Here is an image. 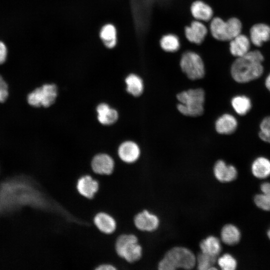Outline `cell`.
<instances>
[{"instance_id": "cell-17", "label": "cell", "mask_w": 270, "mask_h": 270, "mask_svg": "<svg viewBox=\"0 0 270 270\" xmlns=\"http://www.w3.org/2000/svg\"><path fill=\"white\" fill-rule=\"evenodd\" d=\"M230 46L231 54L239 58L250 51V40L246 36L240 34L230 40Z\"/></svg>"}, {"instance_id": "cell-24", "label": "cell", "mask_w": 270, "mask_h": 270, "mask_svg": "<svg viewBox=\"0 0 270 270\" xmlns=\"http://www.w3.org/2000/svg\"><path fill=\"white\" fill-rule=\"evenodd\" d=\"M231 104L236 112L240 116L246 114L252 106L250 99L244 95H237L233 97Z\"/></svg>"}, {"instance_id": "cell-35", "label": "cell", "mask_w": 270, "mask_h": 270, "mask_svg": "<svg viewBox=\"0 0 270 270\" xmlns=\"http://www.w3.org/2000/svg\"><path fill=\"white\" fill-rule=\"evenodd\" d=\"M265 86L268 90L270 92V73L267 76L265 80Z\"/></svg>"}, {"instance_id": "cell-7", "label": "cell", "mask_w": 270, "mask_h": 270, "mask_svg": "<svg viewBox=\"0 0 270 270\" xmlns=\"http://www.w3.org/2000/svg\"><path fill=\"white\" fill-rule=\"evenodd\" d=\"M116 162L114 158L106 152H98L92 158L91 169L94 174L99 175H110L114 170Z\"/></svg>"}, {"instance_id": "cell-14", "label": "cell", "mask_w": 270, "mask_h": 270, "mask_svg": "<svg viewBox=\"0 0 270 270\" xmlns=\"http://www.w3.org/2000/svg\"><path fill=\"white\" fill-rule=\"evenodd\" d=\"M208 30L206 26L199 21H193L190 25L185 28L187 39L192 42L200 44L206 36Z\"/></svg>"}, {"instance_id": "cell-18", "label": "cell", "mask_w": 270, "mask_h": 270, "mask_svg": "<svg viewBox=\"0 0 270 270\" xmlns=\"http://www.w3.org/2000/svg\"><path fill=\"white\" fill-rule=\"evenodd\" d=\"M100 37L108 48L115 47L117 44V31L115 26L110 23L104 25L100 30Z\"/></svg>"}, {"instance_id": "cell-27", "label": "cell", "mask_w": 270, "mask_h": 270, "mask_svg": "<svg viewBox=\"0 0 270 270\" xmlns=\"http://www.w3.org/2000/svg\"><path fill=\"white\" fill-rule=\"evenodd\" d=\"M216 261V257L201 252L196 257V264L199 270H217L214 266Z\"/></svg>"}, {"instance_id": "cell-12", "label": "cell", "mask_w": 270, "mask_h": 270, "mask_svg": "<svg viewBox=\"0 0 270 270\" xmlns=\"http://www.w3.org/2000/svg\"><path fill=\"white\" fill-rule=\"evenodd\" d=\"M93 222L98 230L104 234H112L116 229V220L112 215L106 212H101L96 214Z\"/></svg>"}, {"instance_id": "cell-3", "label": "cell", "mask_w": 270, "mask_h": 270, "mask_svg": "<svg viewBox=\"0 0 270 270\" xmlns=\"http://www.w3.org/2000/svg\"><path fill=\"white\" fill-rule=\"evenodd\" d=\"M176 98L180 103L178 110L183 115L198 116L202 114L205 93L202 88L190 89L178 93Z\"/></svg>"}, {"instance_id": "cell-9", "label": "cell", "mask_w": 270, "mask_h": 270, "mask_svg": "<svg viewBox=\"0 0 270 270\" xmlns=\"http://www.w3.org/2000/svg\"><path fill=\"white\" fill-rule=\"evenodd\" d=\"M76 188L80 195L84 198L92 199L99 189V183L91 175L84 174L78 179Z\"/></svg>"}, {"instance_id": "cell-34", "label": "cell", "mask_w": 270, "mask_h": 270, "mask_svg": "<svg viewBox=\"0 0 270 270\" xmlns=\"http://www.w3.org/2000/svg\"><path fill=\"white\" fill-rule=\"evenodd\" d=\"M118 268L113 264L103 263L96 267L94 270H116Z\"/></svg>"}, {"instance_id": "cell-36", "label": "cell", "mask_w": 270, "mask_h": 270, "mask_svg": "<svg viewBox=\"0 0 270 270\" xmlns=\"http://www.w3.org/2000/svg\"><path fill=\"white\" fill-rule=\"evenodd\" d=\"M268 238L270 239V230L268 232Z\"/></svg>"}, {"instance_id": "cell-21", "label": "cell", "mask_w": 270, "mask_h": 270, "mask_svg": "<svg viewBox=\"0 0 270 270\" xmlns=\"http://www.w3.org/2000/svg\"><path fill=\"white\" fill-rule=\"evenodd\" d=\"M253 175L258 178H264L270 176V160L263 156L256 158L252 164Z\"/></svg>"}, {"instance_id": "cell-25", "label": "cell", "mask_w": 270, "mask_h": 270, "mask_svg": "<svg viewBox=\"0 0 270 270\" xmlns=\"http://www.w3.org/2000/svg\"><path fill=\"white\" fill-rule=\"evenodd\" d=\"M222 241L228 245H234L237 244L240 238L239 230L234 225L228 224L222 229L220 233Z\"/></svg>"}, {"instance_id": "cell-4", "label": "cell", "mask_w": 270, "mask_h": 270, "mask_svg": "<svg viewBox=\"0 0 270 270\" xmlns=\"http://www.w3.org/2000/svg\"><path fill=\"white\" fill-rule=\"evenodd\" d=\"M115 250L118 256L128 263L139 260L142 254L138 237L132 234H122L116 238Z\"/></svg>"}, {"instance_id": "cell-20", "label": "cell", "mask_w": 270, "mask_h": 270, "mask_svg": "<svg viewBox=\"0 0 270 270\" xmlns=\"http://www.w3.org/2000/svg\"><path fill=\"white\" fill-rule=\"evenodd\" d=\"M201 252L217 257L222 250L220 240L213 236H210L202 240L200 243Z\"/></svg>"}, {"instance_id": "cell-10", "label": "cell", "mask_w": 270, "mask_h": 270, "mask_svg": "<svg viewBox=\"0 0 270 270\" xmlns=\"http://www.w3.org/2000/svg\"><path fill=\"white\" fill-rule=\"evenodd\" d=\"M140 150L138 146L135 142L126 140L121 143L118 148V156L119 158L126 164H132L139 158Z\"/></svg>"}, {"instance_id": "cell-15", "label": "cell", "mask_w": 270, "mask_h": 270, "mask_svg": "<svg viewBox=\"0 0 270 270\" xmlns=\"http://www.w3.org/2000/svg\"><path fill=\"white\" fill-rule=\"evenodd\" d=\"M238 127L236 118L231 114H224L216 121V131L222 134H230L234 133Z\"/></svg>"}, {"instance_id": "cell-26", "label": "cell", "mask_w": 270, "mask_h": 270, "mask_svg": "<svg viewBox=\"0 0 270 270\" xmlns=\"http://www.w3.org/2000/svg\"><path fill=\"white\" fill-rule=\"evenodd\" d=\"M260 189L262 194L255 196L254 202L259 208L264 210H270V183L262 184Z\"/></svg>"}, {"instance_id": "cell-11", "label": "cell", "mask_w": 270, "mask_h": 270, "mask_svg": "<svg viewBox=\"0 0 270 270\" xmlns=\"http://www.w3.org/2000/svg\"><path fill=\"white\" fill-rule=\"evenodd\" d=\"M96 112L98 122L104 126L114 124L118 119L119 114L117 110L106 102L98 104L96 108Z\"/></svg>"}, {"instance_id": "cell-29", "label": "cell", "mask_w": 270, "mask_h": 270, "mask_svg": "<svg viewBox=\"0 0 270 270\" xmlns=\"http://www.w3.org/2000/svg\"><path fill=\"white\" fill-rule=\"evenodd\" d=\"M228 40H230L241 34L242 24L240 21L236 18H232L226 22Z\"/></svg>"}, {"instance_id": "cell-30", "label": "cell", "mask_w": 270, "mask_h": 270, "mask_svg": "<svg viewBox=\"0 0 270 270\" xmlns=\"http://www.w3.org/2000/svg\"><path fill=\"white\" fill-rule=\"evenodd\" d=\"M218 264L223 270H234L237 266L235 258L228 254H225L219 258Z\"/></svg>"}, {"instance_id": "cell-13", "label": "cell", "mask_w": 270, "mask_h": 270, "mask_svg": "<svg viewBox=\"0 0 270 270\" xmlns=\"http://www.w3.org/2000/svg\"><path fill=\"white\" fill-rule=\"evenodd\" d=\"M214 173L215 178L222 182H230L234 180L237 176L236 168L227 164L224 160H218L214 164Z\"/></svg>"}, {"instance_id": "cell-1", "label": "cell", "mask_w": 270, "mask_h": 270, "mask_svg": "<svg viewBox=\"0 0 270 270\" xmlns=\"http://www.w3.org/2000/svg\"><path fill=\"white\" fill-rule=\"evenodd\" d=\"M264 58L258 50L249 51L238 58L231 66V75L238 83H246L259 78L262 74Z\"/></svg>"}, {"instance_id": "cell-33", "label": "cell", "mask_w": 270, "mask_h": 270, "mask_svg": "<svg viewBox=\"0 0 270 270\" xmlns=\"http://www.w3.org/2000/svg\"><path fill=\"white\" fill-rule=\"evenodd\" d=\"M7 54L8 50L6 44L0 40V64L6 61Z\"/></svg>"}, {"instance_id": "cell-31", "label": "cell", "mask_w": 270, "mask_h": 270, "mask_svg": "<svg viewBox=\"0 0 270 270\" xmlns=\"http://www.w3.org/2000/svg\"><path fill=\"white\" fill-rule=\"evenodd\" d=\"M258 136L262 141L270 144V116L265 117L262 120Z\"/></svg>"}, {"instance_id": "cell-8", "label": "cell", "mask_w": 270, "mask_h": 270, "mask_svg": "<svg viewBox=\"0 0 270 270\" xmlns=\"http://www.w3.org/2000/svg\"><path fill=\"white\" fill-rule=\"evenodd\" d=\"M134 224L138 230L151 232L158 228L160 220L156 215L144 210L134 216Z\"/></svg>"}, {"instance_id": "cell-16", "label": "cell", "mask_w": 270, "mask_h": 270, "mask_svg": "<svg viewBox=\"0 0 270 270\" xmlns=\"http://www.w3.org/2000/svg\"><path fill=\"white\" fill-rule=\"evenodd\" d=\"M270 40V26L264 24L254 25L250 30V40L257 46Z\"/></svg>"}, {"instance_id": "cell-5", "label": "cell", "mask_w": 270, "mask_h": 270, "mask_svg": "<svg viewBox=\"0 0 270 270\" xmlns=\"http://www.w3.org/2000/svg\"><path fill=\"white\" fill-rule=\"evenodd\" d=\"M58 95V86L47 83L36 88L27 96L28 104L32 106L48 108L54 104Z\"/></svg>"}, {"instance_id": "cell-22", "label": "cell", "mask_w": 270, "mask_h": 270, "mask_svg": "<svg viewBox=\"0 0 270 270\" xmlns=\"http://www.w3.org/2000/svg\"><path fill=\"white\" fill-rule=\"evenodd\" d=\"M127 92L134 96H140L144 91V83L142 79L138 75L131 74L124 80Z\"/></svg>"}, {"instance_id": "cell-28", "label": "cell", "mask_w": 270, "mask_h": 270, "mask_svg": "<svg viewBox=\"0 0 270 270\" xmlns=\"http://www.w3.org/2000/svg\"><path fill=\"white\" fill-rule=\"evenodd\" d=\"M161 48L165 51L174 52L180 47V42L178 38L172 34L164 35L160 41Z\"/></svg>"}, {"instance_id": "cell-19", "label": "cell", "mask_w": 270, "mask_h": 270, "mask_svg": "<svg viewBox=\"0 0 270 270\" xmlns=\"http://www.w3.org/2000/svg\"><path fill=\"white\" fill-rule=\"evenodd\" d=\"M192 16L197 20L208 21L213 15L211 7L200 0L194 2L190 8Z\"/></svg>"}, {"instance_id": "cell-32", "label": "cell", "mask_w": 270, "mask_h": 270, "mask_svg": "<svg viewBox=\"0 0 270 270\" xmlns=\"http://www.w3.org/2000/svg\"><path fill=\"white\" fill-rule=\"evenodd\" d=\"M8 95V85L2 76H0V102H4Z\"/></svg>"}, {"instance_id": "cell-23", "label": "cell", "mask_w": 270, "mask_h": 270, "mask_svg": "<svg viewBox=\"0 0 270 270\" xmlns=\"http://www.w3.org/2000/svg\"><path fill=\"white\" fill-rule=\"evenodd\" d=\"M210 30L213 37L219 40H228L226 22L218 17L211 21Z\"/></svg>"}, {"instance_id": "cell-6", "label": "cell", "mask_w": 270, "mask_h": 270, "mask_svg": "<svg viewBox=\"0 0 270 270\" xmlns=\"http://www.w3.org/2000/svg\"><path fill=\"white\" fill-rule=\"evenodd\" d=\"M180 66L188 78L192 80L202 78L205 74L204 66L200 56L196 52L184 53L180 60Z\"/></svg>"}, {"instance_id": "cell-2", "label": "cell", "mask_w": 270, "mask_h": 270, "mask_svg": "<svg viewBox=\"0 0 270 270\" xmlns=\"http://www.w3.org/2000/svg\"><path fill=\"white\" fill-rule=\"evenodd\" d=\"M196 266V256L188 248L174 246L169 250L158 264L159 270L192 269Z\"/></svg>"}]
</instances>
